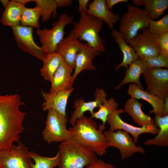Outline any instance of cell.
I'll return each mask as SVG.
<instances>
[{"instance_id": "32", "label": "cell", "mask_w": 168, "mask_h": 168, "mask_svg": "<svg viewBox=\"0 0 168 168\" xmlns=\"http://www.w3.org/2000/svg\"><path fill=\"white\" fill-rule=\"evenodd\" d=\"M147 28L149 31L156 37L168 32V14L158 20H150Z\"/></svg>"}, {"instance_id": "33", "label": "cell", "mask_w": 168, "mask_h": 168, "mask_svg": "<svg viewBox=\"0 0 168 168\" xmlns=\"http://www.w3.org/2000/svg\"><path fill=\"white\" fill-rule=\"evenodd\" d=\"M142 60L143 61L147 68H168V57L160 54L155 57Z\"/></svg>"}, {"instance_id": "9", "label": "cell", "mask_w": 168, "mask_h": 168, "mask_svg": "<svg viewBox=\"0 0 168 168\" xmlns=\"http://www.w3.org/2000/svg\"><path fill=\"white\" fill-rule=\"evenodd\" d=\"M0 151V168H31L33 163L28 148L21 142Z\"/></svg>"}, {"instance_id": "25", "label": "cell", "mask_w": 168, "mask_h": 168, "mask_svg": "<svg viewBox=\"0 0 168 168\" xmlns=\"http://www.w3.org/2000/svg\"><path fill=\"white\" fill-rule=\"evenodd\" d=\"M153 120L155 124L159 127V132L155 138L145 140L144 142V144L146 146L168 147V115L163 116L155 115Z\"/></svg>"}, {"instance_id": "41", "label": "cell", "mask_w": 168, "mask_h": 168, "mask_svg": "<svg viewBox=\"0 0 168 168\" xmlns=\"http://www.w3.org/2000/svg\"></svg>"}, {"instance_id": "24", "label": "cell", "mask_w": 168, "mask_h": 168, "mask_svg": "<svg viewBox=\"0 0 168 168\" xmlns=\"http://www.w3.org/2000/svg\"><path fill=\"white\" fill-rule=\"evenodd\" d=\"M147 69L143 61L138 59L132 62L126 69L125 76L121 82L116 86L115 89L118 90L123 85L131 83L136 84L144 90L140 81L141 74Z\"/></svg>"}, {"instance_id": "15", "label": "cell", "mask_w": 168, "mask_h": 168, "mask_svg": "<svg viewBox=\"0 0 168 168\" xmlns=\"http://www.w3.org/2000/svg\"><path fill=\"white\" fill-rule=\"evenodd\" d=\"M94 96L95 100H93L86 101L82 98L77 99L74 101L73 107L75 110L69 121L72 126L74 125L77 119L84 116L86 112L89 111L91 114H92L94 113V109L99 108L106 99L107 94L104 89L96 88Z\"/></svg>"}, {"instance_id": "12", "label": "cell", "mask_w": 168, "mask_h": 168, "mask_svg": "<svg viewBox=\"0 0 168 168\" xmlns=\"http://www.w3.org/2000/svg\"><path fill=\"white\" fill-rule=\"evenodd\" d=\"M124 112V109H120L114 110L108 115L106 122L110 126V130L114 131L121 129L128 132L133 137L134 142L136 144L138 142L140 135L144 133H149L157 135L159 129L155 128L137 127L133 126L123 121L120 115Z\"/></svg>"}, {"instance_id": "31", "label": "cell", "mask_w": 168, "mask_h": 168, "mask_svg": "<svg viewBox=\"0 0 168 168\" xmlns=\"http://www.w3.org/2000/svg\"><path fill=\"white\" fill-rule=\"evenodd\" d=\"M36 4L35 6L40 10L42 22L48 21L52 14L54 18L57 15L56 6L54 0H33Z\"/></svg>"}, {"instance_id": "37", "label": "cell", "mask_w": 168, "mask_h": 168, "mask_svg": "<svg viewBox=\"0 0 168 168\" xmlns=\"http://www.w3.org/2000/svg\"><path fill=\"white\" fill-rule=\"evenodd\" d=\"M58 7H67L72 5L73 1L72 0H54Z\"/></svg>"}, {"instance_id": "23", "label": "cell", "mask_w": 168, "mask_h": 168, "mask_svg": "<svg viewBox=\"0 0 168 168\" xmlns=\"http://www.w3.org/2000/svg\"><path fill=\"white\" fill-rule=\"evenodd\" d=\"M111 35L118 44L123 54L122 61L115 67V70L117 71L120 68L123 67L127 69L129 65L132 62L139 59V57L133 49L127 43L122 34L118 30H112Z\"/></svg>"}, {"instance_id": "20", "label": "cell", "mask_w": 168, "mask_h": 168, "mask_svg": "<svg viewBox=\"0 0 168 168\" xmlns=\"http://www.w3.org/2000/svg\"><path fill=\"white\" fill-rule=\"evenodd\" d=\"M128 94L131 98L142 99L150 104L152 109L149 111L150 114L162 116L164 105V99L152 94L144 91L133 83L130 84L127 91Z\"/></svg>"}, {"instance_id": "28", "label": "cell", "mask_w": 168, "mask_h": 168, "mask_svg": "<svg viewBox=\"0 0 168 168\" xmlns=\"http://www.w3.org/2000/svg\"><path fill=\"white\" fill-rule=\"evenodd\" d=\"M142 6L150 19H158L168 7V0H143Z\"/></svg>"}, {"instance_id": "10", "label": "cell", "mask_w": 168, "mask_h": 168, "mask_svg": "<svg viewBox=\"0 0 168 168\" xmlns=\"http://www.w3.org/2000/svg\"><path fill=\"white\" fill-rule=\"evenodd\" d=\"M143 74L147 91L162 99L168 95V68H147Z\"/></svg>"}, {"instance_id": "1", "label": "cell", "mask_w": 168, "mask_h": 168, "mask_svg": "<svg viewBox=\"0 0 168 168\" xmlns=\"http://www.w3.org/2000/svg\"><path fill=\"white\" fill-rule=\"evenodd\" d=\"M25 105L18 94L0 95V151L9 148L15 142H20L26 114L20 108Z\"/></svg>"}, {"instance_id": "14", "label": "cell", "mask_w": 168, "mask_h": 168, "mask_svg": "<svg viewBox=\"0 0 168 168\" xmlns=\"http://www.w3.org/2000/svg\"><path fill=\"white\" fill-rule=\"evenodd\" d=\"M102 53L87 43H83L75 58L74 72L72 75L71 81L72 87L76 78L83 70L92 71L96 69V67L93 64V61L96 57Z\"/></svg>"}, {"instance_id": "18", "label": "cell", "mask_w": 168, "mask_h": 168, "mask_svg": "<svg viewBox=\"0 0 168 168\" xmlns=\"http://www.w3.org/2000/svg\"><path fill=\"white\" fill-rule=\"evenodd\" d=\"M86 13L105 22L110 29L120 19L118 14L113 13L108 8L105 0H93L89 4Z\"/></svg>"}, {"instance_id": "8", "label": "cell", "mask_w": 168, "mask_h": 168, "mask_svg": "<svg viewBox=\"0 0 168 168\" xmlns=\"http://www.w3.org/2000/svg\"><path fill=\"white\" fill-rule=\"evenodd\" d=\"M107 144L109 147L118 149L120 152L121 159L124 160L136 153H145L141 146H137L129 133L124 130L118 129L114 131L110 130L103 132Z\"/></svg>"}, {"instance_id": "35", "label": "cell", "mask_w": 168, "mask_h": 168, "mask_svg": "<svg viewBox=\"0 0 168 168\" xmlns=\"http://www.w3.org/2000/svg\"><path fill=\"white\" fill-rule=\"evenodd\" d=\"M85 168H116L112 164L98 159L95 161L86 166Z\"/></svg>"}, {"instance_id": "36", "label": "cell", "mask_w": 168, "mask_h": 168, "mask_svg": "<svg viewBox=\"0 0 168 168\" xmlns=\"http://www.w3.org/2000/svg\"><path fill=\"white\" fill-rule=\"evenodd\" d=\"M89 2V0H79L78 1V9L80 14L82 13H86Z\"/></svg>"}, {"instance_id": "6", "label": "cell", "mask_w": 168, "mask_h": 168, "mask_svg": "<svg viewBox=\"0 0 168 168\" xmlns=\"http://www.w3.org/2000/svg\"><path fill=\"white\" fill-rule=\"evenodd\" d=\"M73 18V16L63 13L58 20L54 22L51 28L37 29L36 34L39 38L41 48L45 53L55 51L57 46L64 38L65 27L72 22Z\"/></svg>"}, {"instance_id": "19", "label": "cell", "mask_w": 168, "mask_h": 168, "mask_svg": "<svg viewBox=\"0 0 168 168\" xmlns=\"http://www.w3.org/2000/svg\"><path fill=\"white\" fill-rule=\"evenodd\" d=\"M142 105V104L137 100L131 97L125 103L124 110L132 118L134 123L140 127H157L153 120L143 111Z\"/></svg>"}, {"instance_id": "34", "label": "cell", "mask_w": 168, "mask_h": 168, "mask_svg": "<svg viewBox=\"0 0 168 168\" xmlns=\"http://www.w3.org/2000/svg\"><path fill=\"white\" fill-rule=\"evenodd\" d=\"M160 54L168 57V32L162 34L157 37Z\"/></svg>"}, {"instance_id": "17", "label": "cell", "mask_w": 168, "mask_h": 168, "mask_svg": "<svg viewBox=\"0 0 168 168\" xmlns=\"http://www.w3.org/2000/svg\"><path fill=\"white\" fill-rule=\"evenodd\" d=\"M83 44L70 32L58 45L55 52L60 55L63 61L74 68L76 57Z\"/></svg>"}, {"instance_id": "7", "label": "cell", "mask_w": 168, "mask_h": 168, "mask_svg": "<svg viewBox=\"0 0 168 168\" xmlns=\"http://www.w3.org/2000/svg\"><path fill=\"white\" fill-rule=\"evenodd\" d=\"M45 126L42 134L48 143L62 142L71 139L70 133L67 128V117L54 110L48 111Z\"/></svg>"}, {"instance_id": "13", "label": "cell", "mask_w": 168, "mask_h": 168, "mask_svg": "<svg viewBox=\"0 0 168 168\" xmlns=\"http://www.w3.org/2000/svg\"><path fill=\"white\" fill-rule=\"evenodd\" d=\"M12 29L15 40L19 48L42 61L46 53L35 42L33 35V28L20 25Z\"/></svg>"}, {"instance_id": "2", "label": "cell", "mask_w": 168, "mask_h": 168, "mask_svg": "<svg viewBox=\"0 0 168 168\" xmlns=\"http://www.w3.org/2000/svg\"><path fill=\"white\" fill-rule=\"evenodd\" d=\"M71 139L98 156L104 155L109 147L103 131L97 128L92 118L85 116L78 119L68 128Z\"/></svg>"}, {"instance_id": "40", "label": "cell", "mask_w": 168, "mask_h": 168, "mask_svg": "<svg viewBox=\"0 0 168 168\" xmlns=\"http://www.w3.org/2000/svg\"><path fill=\"white\" fill-rule=\"evenodd\" d=\"M1 1L3 6L5 7H6L7 6L10 2L9 1L7 0H1Z\"/></svg>"}, {"instance_id": "5", "label": "cell", "mask_w": 168, "mask_h": 168, "mask_svg": "<svg viewBox=\"0 0 168 168\" xmlns=\"http://www.w3.org/2000/svg\"><path fill=\"white\" fill-rule=\"evenodd\" d=\"M127 10L119 20V31L128 44L139 30L148 28L150 19L144 9L129 4Z\"/></svg>"}, {"instance_id": "11", "label": "cell", "mask_w": 168, "mask_h": 168, "mask_svg": "<svg viewBox=\"0 0 168 168\" xmlns=\"http://www.w3.org/2000/svg\"><path fill=\"white\" fill-rule=\"evenodd\" d=\"M128 44L141 59L155 57L160 54L157 37L151 34L147 28L143 30L141 33H138Z\"/></svg>"}, {"instance_id": "27", "label": "cell", "mask_w": 168, "mask_h": 168, "mask_svg": "<svg viewBox=\"0 0 168 168\" xmlns=\"http://www.w3.org/2000/svg\"><path fill=\"white\" fill-rule=\"evenodd\" d=\"M119 104L113 98L106 99L100 105L99 110L91 114V118L100 119L102 122L101 124L99 125L98 128L103 131L105 127V124L108 115L113 111L117 110Z\"/></svg>"}, {"instance_id": "26", "label": "cell", "mask_w": 168, "mask_h": 168, "mask_svg": "<svg viewBox=\"0 0 168 168\" xmlns=\"http://www.w3.org/2000/svg\"><path fill=\"white\" fill-rule=\"evenodd\" d=\"M43 65L40 69L41 75L45 80L50 82L63 59L56 52L45 53L42 60Z\"/></svg>"}, {"instance_id": "21", "label": "cell", "mask_w": 168, "mask_h": 168, "mask_svg": "<svg viewBox=\"0 0 168 168\" xmlns=\"http://www.w3.org/2000/svg\"><path fill=\"white\" fill-rule=\"evenodd\" d=\"M73 70L74 68L63 60L50 82V92L56 93L72 87L71 81Z\"/></svg>"}, {"instance_id": "39", "label": "cell", "mask_w": 168, "mask_h": 168, "mask_svg": "<svg viewBox=\"0 0 168 168\" xmlns=\"http://www.w3.org/2000/svg\"><path fill=\"white\" fill-rule=\"evenodd\" d=\"M168 115V95L164 99V105L162 114L161 116Z\"/></svg>"}, {"instance_id": "22", "label": "cell", "mask_w": 168, "mask_h": 168, "mask_svg": "<svg viewBox=\"0 0 168 168\" xmlns=\"http://www.w3.org/2000/svg\"><path fill=\"white\" fill-rule=\"evenodd\" d=\"M25 7V5L18 0H11L5 7L0 23L12 28L20 25L22 13Z\"/></svg>"}, {"instance_id": "4", "label": "cell", "mask_w": 168, "mask_h": 168, "mask_svg": "<svg viewBox=\"0 0 168 168\" xmlns=\"http://www.w3.org/2000/svg\"><path fill=\"white\" fill-rule=\"evenodd\" d=\"M80 14L79 21L73 23L74 27L71 32L79 41H85L91 47L105 53V42L99 35L103 21L86 13Z\"/></svg>"}, {"instance_id": "3", "label": "cell", "mask_w": 168, "mask_h": 168, "mask_svg": "<svg viewBox=\"0 0 168 168\" xmlns=\"http://www.w3.org/2000/svg\"><path fill=\"white\" fill-rule=\"evenodd\" d=\"M58 168H84L98 159L97 155L70 139L59 146Z\"/></svg>"}, {"instance_id": "29", "label": "cell", "mask_w": 168, "mask_h": 168, "mask_svg": "<svg viewBox=\"0 0 168 168\" xmlns=\"http://www.w3.org/2000/svg\"><path fill=\"white\" fill-rule=\"evenodd\" d=\"M41 17L40 8L35 6L33 8H24L21 16L20 25L24 26L39 28V20Z\"/></svg>"}, {"instance_id": "16", "label": "cell", "mask_w": 168, "mask_h": 168, "mask_svg": "<svg viewBox=\"0 0 168 168\" xmlns=\"http://www.w3.org/2000/svg\"><path fill=\"white\" fill-rule=\"evenodd\" d=\"M74 89L72 87L54 93L41 91V94L44 100L42 104L43 110H52L67 116L66 109L68 100Z\"/></svg>"}, {"instance_id": "30", "label": "cell", "mask_w": 168, "mask_h": 168, "mask_svg": "<svg viewBox=\"0 0 168 168\" xmlns=\"http://www.w3.org/2000/svg\"><path fill=\"white\" fill-rule=\"evenodd\" d=\"M30 156L35 162L31 164V168H54L58 166L59 160L58 152L53 157L43 156L33 151L30 152Z\"/></svg>"}, {"instance_id": "38", "label": "cell", "mask_w": 168, "mask_h": 168, "mask_svg": "<svg viewBox=\"0 0 168 168\" xmlns=\"http://www.w3.org/2000/svg\"><path fill=\"white\" fill-rule=\"evenodd\" d=\"M128 0H106V5L108 8L111 10L113 6L121 2L126 3L128 2Z\"/></svg>"}]
</instances>
